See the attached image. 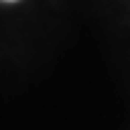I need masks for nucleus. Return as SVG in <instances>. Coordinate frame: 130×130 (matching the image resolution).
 <instances>
[{"label":"nucleus","instance_id":"obj_1","mask_svg":"<svg viewBox=\"0 0 130 130\" xmlns=\"http://www.w3.org/2000/svg\"><path fill=\"white\" fill-rule=\"evenodd\" d=\"M5 3H17V0H5Z\"/></svg>","mask_w":130,"mask_h":130}]
</instances>
